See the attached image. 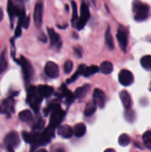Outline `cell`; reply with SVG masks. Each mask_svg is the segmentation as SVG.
Instances as JSON below:
<instances>
[{
    "label": "cell",
    "instance_id": "cell-1",
    "mask_svg": "<svg viewBox=\"0 0 151 152\" xmlns=\"http://www.w3.org/2000/svg\"><path fill=\"white\" fill-rule=\"evenodd\" d=\"M133 12L135 13L134 19L137 21H142V20H145L149 17L150 7H149V5H147L142 2H134Z\"/></svg>",
    "mask_w": 151,
    "mask_h": 152
},
{
    "label": "cell",
    "instance_id": "cell-2",
    "mask_svg": "<svg viewBox=\"0 0 151 152\" xmlns=\"http://www.w3.org/2000/svg\"><path fill=\"white\" fill-rule=\"evenodd\" d=\"M90 18V11L89 7L85 3H82L81 7H80V17L77 19V23H76V28L77 30L83 29V28L85 26L87 23L88 20Z\"/></svg>",
    "mask_w": 151,
    "mask_h": 152
},
{
    "label": "cell",
    "instance_id": "cell-3",
    "mask_svg": "<svg viewBox=\"0 0 151 152\" xmlns=\"http://www.w3.org/2000/svg\"><path fill=\"white\" fill-rule=\"evenodd\" d=\"M20 143V140L19 137V134L15 131H12L8 133L4 139V144L6 147V149L12 151L13 149L17 148Z\"/></svg>",
    "mask_w": 151,
    "mask_h": 152
},
{
    "label": "cell",
    "instance_id": "cell-4",
    "mask_svg": "<svg viewBox=\"0 0 151 152\" xmlns=\"http://www.w3.org/2000/svg\"><path fill=\"white\" fill-rule=\"evenodd\" d=\"M28 102L31 105L35 111L38 110V106L41 102V97L36 93V88L31 86L28 90V96H27Z\"/></svg>",
    "mask_w": 151,
    "mask_h": 152
},
{
    "label": "cell",
    "instance_id": "cell-5",
    "mask_svg": "<svg viewBox=\"0 0 151 152\" xmlns=\"http://www.w3.org/2000/svg\"><path fill=\"white\" fill-rule=\"evenodd\" d=\"M16 61L20 65L23 70V75L26 80H29L33 75V68L30 64V62L24 57L20 56V60H16Z\"/></svg>",
    "mask_w": 151,
    "mask_h": 152
},
{
    "label": "cell",
    "instance_id": "cell-6",
    "mask_svg": "<svg viewBox=\"0 0 151 152\" xmlns=\"http://www.w3.org/2000/svg\"><path fill=\"white\" fill-rule=\"evenodd\" d=\"M117 41L119 43V45L121 47V49L123 50V52H126V49H127V45H128V34H127V31L120 27L117 30Z\"/></svg>",
    "mask_w": 151,
    "mask_h": 152
},
{
    "label": "cell",
    "instance_id": "cell-7",
    "mask_svg": "<svg viewBox=\"0 0 151 152\" xmlns=\"http://www.w3.org/2000/svg\"><path fill=\"white\" fill-rule=\"evenodd\" d=\"M118 80L122 86H129L133 83V75L128 69H122L118 75Z\"/></svg>",
    "mask_w": 151,
    "mask_h": 152
},
{
    "label": "cell",
    "instance_id": "cell-8",
    "mask_svg": "<svg viewBox=\"0 0 151 152\" xmlns=\"http://www.w3.org/2000/svg\"><path fill=\"white\" fill-rule=\"evenodd\" d=\"M44 73L50 78H56L60 75V69L53 61H47L44 66Z\"/></svg>",
    "mask_w": 151,
    "mask_h": 152
},
{
    "label": "cell",
    "instance_id": "cell-9",
    "mask_svg": "<svg viewBox=\"0 0 151 152\" xmlns=\"http://www.w3.org/2000/svg\"><path fill=\"white\" fill-rule=\"evenodd\" d=\"M93 102L96 104V106L100 107L101 109H103L106 103V95L104 92L99 88L94 89L93 94Z\"/></svg>",
    "mask_w": 151,
    "mask_h": 152
},
{
    "label": "cell",
    "instance_id": "cell-10",
    "mask_svg": "<svg viewBox=\"0 0 151 152\" xmlns=\"http://www.w3.org/2000/svg\"><path fill=\"white\" fill-rule=\"evenodd\" d=\"M65 112L61 109H57L55 110H53V112H51V118H50V126L53 127L57 126L62 120V118H64Z\"/></svg>",
    "mask_w": 151,
    "mask_h": 152
},
{
    "label": "cell",
    "instance_id": "cell-11",
    "mask_svg": "<svg viewBox=\"0 0 151 152\" xmlns=\"http://www.w3.org/2000/svg\"><path fill=\"white\" fill-rule=\"evenodd\" d=\"M53 135H54V127H53V126H50L39 136V138H38V142H39L38 145L47 144L51 141V139H53Z\"/></svg>",
    "mask_w": 151,
    "mask_h": 152
},
{
    "label": "cell",
    "instance_id": "cell-12",
    "mask_svg": "<svg viewBox=\"0 0 151 152\" xmlns=\"http://www.w3.org/2000/svg\"><path fill=\"white\" fill-rule=\"evenodd\" d=\"M43 4L42 3H36L35 5V9H34V14H33V18H34V22L35 25L39 28L42 24V20H43Z\"/></svg>",
    "mask_w": 151,
    "mask_h": 152
},
{
    "label": "cell",
    "instance_id": "cell-13",
    "mask_svg": "<svg viewBox=\"0 0 151 152\" xmlns=\"http://www.w3.org/2000/svg\"><path fill=\"white\" fill-rule=\"evenodd\" d=\"M47 32H48L50 41H51V45L53 46L60 48L61 45V39L60 35L58 33H56L54 31V29L52 28H47Z\"/></svg>",
    "mask_w": 151,
    "mask_h": 152
},
{
    "label": "cell",
    "instance_id": "cell-14",
    "mask_svg": "<svg viewBox=\"0 0 151 152\" xmlns=\"http://www.w3.org/2000/svg\"><path fill=\"white\" fill-rule=\"evenodd\" d=\"M53 88L46 85H40L36 88V93L41 98H48L53 94Z\"/></svg>",
    "mask_w": 151,
    "mask_h": 152
},
{
    "label": "cell",
    "instance_id": "cell-15",
    "mask_svg": "<svg viewBox=\"0 0 151 152\" xmlns=\"http://www.w3.org/2000/svg\"><path fill=\"white\" fill-rule=\"evenodd\" d=\"M58 134L60 136H61L62 138H65V139H69L72 137L73 135V128L68 125H64V126H61L58 128V131H57Z\"/></svg>",
    "mask_w": 151,
    "mask_h": 152
},
{
    "label": "cell",
    "instance_id": "cell-16",
    "mask_svg": "<svg viewBox=\"0 0 151 152\" xmlns=\"http://www.w3.org/2000/svg\"><path fill=\"white\" fill-rule=\"evenodd\" d=\"M20 8H18L17 6H15L12 1H9L8 4H7V12H8V14H9V17H10V20L12 22L13 19L20 15Z\"/></svg>",
    "mask_w": 151,
    "mask_h": 152
},
{
    "label": "cell",
    "instance_id": "cell-17",
    "mask_svg": "<svg viewBox=\"0 0 151 152\" xmlns=\"http://www.w3.org/2000/svg\"><path fill=\"white\" fill-rule=\"evenodd\" d=\"M119 97H120V100L125 107V110H129L131 109V106H132V100H131V96L129 94V93L127 91H121L120 94H119Z\"/></svg>",
    "mask_w": 151,
    "mask_h": 152
},
{
    "label": "cell",
    "instance_id": "cell-18",
    "mask_svg": "<svg viewBox=\"0 0 151 152\" xmlns=\"http://www.w3.org/2000/svg\"><path fill=\"white\" fill-rule=\"evenodd\" d=\"M19 119L23 123L29 124L33 121L34 117H33V114L31 113V111L29 110H24L19 113Z\"/></svg>",
    "mask_w": 151,
    "mask_h": 152
},
{
    "label": "cell",
    "instance_id": "cell-19",
    "mask_svg": "<svg viewBox=\"0 0 151 152\" xmlns=\"http://www.w3.org/2000/svg\"><path fill=\"white\" fill-rule=\"evenodd\" d=\"M13 100L12 97H9V98H6L4 99L2 103H0L3 110H4V113H9V111H12L13 110Z\"/></svg>",
    "mask_w": 151,
    "mask_h": 152
},
{
    "label": "cell",
    "instance_id": "cell-20",
    "mask_svg": "<svg viewBox=\"0 0 151 152\" xmlns=\"http://www.w3.org/2000/svg\"><path fill=\"white\" fill-rule=\"evenodd\" d=\"M89 90H90V85H88V84L84 85L83 86L78 87V88L76 89V91L74 93V95H75V97L79 98V99L84 98V97H85L87 95Z\"/></svg>",
    "mask_w": 151,
    "mask_h": 152
},
{
    "label": "cell",
    "instance_id": "cell-21",
    "mask_svg": "<svg viewBox=\"0 0 151 152\" xmlns=\"http://www.w3.org/2000/svg\"><path fill=\"white\" fill-rule=\"evenodd\" d=\"M86 132V126L83 123L77 124L73 127V134L77 137H83Z\"/></svg>",
    "mask_w": 151,
    "mask_h": 152
},
{
    "label": "cell",
    "instance_id": "cell-22",
    "mask_svg": "<svg viewBox=\"0 0 151 152\" xmlns=\"http://www.w3.org/2000/svg\"><path fill=\"white\" fill-rule=\"evenodd\" d=\"M96 109H97L96 104H95L93 101L89 102L86 104V106H85V110H84L85 116V117H91V116H93V115L95 113Z\"/></svg>",
    "mask_w": 151,
    "mask_h": 152
},
{
    "label": "cell",
    "instance_id": "cell-23",
    "mask_svg": "<svg viewBox=\"0 0 151 152\" xmlns=\"http://www.w3.org/2000/svg\"><path fill=\"white\" fill-rule=\"evenodd\" d=\"M99 70H101V73L105 74V75H108V74H110L112 71H113V64L110 62V61H103L100 68H99Z\"/></svg>",
    "mask_w": 151,
    "mask_h": 152
},
{
    "label": "cell",
    "instance_id": "cell-24",
    "mask_svg": "<svg viewBox=\"0 0 151 152\" xmlns=\"http://www.w3.org/2000/svg\"><path fill=\"white\" fill-rule=\"evenodd\" d=\"M99 71V68L97 66H90V67H85L84 70H83V73H82V76L85 77H91L93 76V74L97 73Z\"/></svg>",
    "mask_w": 151,
    "mask_h": 152
},
{
    "label": "cell",
    "instance_id": "cell-25",
    "mask_svg": "<svg viewBox=\"0 0 151 152\" xmlns=\"http://www.w3.org/2000/svg\"><path fill=\"white\" fill-rule=\"evenodd\" d=\"M105 41H106V45L109 49H113L114 48V43H113V37L112 35L110 33V29L109 27H108L107 30H106V34H105Z\"/></svg>",
    "mask_w": 151,
    "mask_h": 152
},
{
    "label": "cell",
    "instance_id": "cell-26",
    "mask_svg": "<svg viewBox=\"0 0 151 152\" xmlns=\"http://www.w3.org/2000/svg\"><path fill=\"white\" fill-rule=\"evenodd\" d=\"M130 142H131V138L126 134H122L118 138V143L120 146H123V147L128 146Z\"/></svg>",
    "mask_w": 151,
    "mask_h": 152
},
{
    "label": "cell",
    "instance_id": "cell-27",
    "mask_svg": "<svg viewBox=\"0 0 151 152\" xmlns=\"http://www.w3.org/2000/svg\"><path fill=\"white\" fill-rule=\"evenodd\" d=\"M7 61L5 59V51H3V53L0 55V75L3 74L6 69H7Z\"/></svg>",
    "mask_w": 151,
    "mask_h": 152
},
{
    "label": "cell",
    "instance_id": "cell-28",
    "mask_svg": "<svg viewBox=\"0 0 151 152\" xmlns=\"http://www.w3.org/2000/svg\"><path fill=\"white\" fill-rule=\"evenodd\" d=\"M141 64L142 66L147 69L151 70V55H145L141 59Z\"/></svg>",
    "mask_w": 151,
    "mask_h": 152
},
{
    "label": "cell",
    "instance_id": "cell-29",
    "mask_svg": "<svg viewBox=\"0 0 151 152\" xmlns=\"http://www.w3.org/2000/svg\"><path fill=\"white\" fill-rule=\"evenodd\" d=\"M142 139L145 147L151 151V131H147L146 133H144Z\"/></svg>",
    "mask_w": 151,
    "mask_h": 152
},
{
    "label": "cell",
    "instance_id": "cell-30",
    "mask_svg": "<svg viewBox=\"0 0 151 152\" xmlns=\"http://www.w3.org/2000/svg\"><path fill=\"white\" fill-rule=\"evenodd\" d=\"M71 5H72V9H73V14H72V18H71V23L73 26H76L77 20L78 19V15H77V4L72 1L71 2Z\"/></svg>",
    "mask_w": 151,
    "mask_h": 152
},
{
    "label": "cell",
    "instance_id": "cell-31",
    "mask_svg": "<svg viewBox=\"0 0 151 152\" xmlns=\"http://www.w3.org/2000/svg\"><path fill=\"white\" fill-rule=\"evenodd\" d=\"M125 119H126L128 122H130V123L134 122V120H135V114H134V111L132 110L131 109L126 110L125 112Z\"/></svg>",
    "mask_w": 151,
    "mask_h": 152
},
{
    "label": "cell",
    "instance_id": "cell-32",
    "mask_svg": "<svg viewBox=\"0 0 151 152\" xmlns=\"http://www.w3.org/2000/svg\"><path fill=\"white\" fill-rule=\"evenodd\" d=\"M85 65L84 64H82V65H80L79 67H78V69H77V72L73 75V77L69 79V80H68V83H71V82H74L77 78V77L78 76H80V75H82V73H83V70H84V69H85Z\"/></svg>",
    "mask_w": 151,
    "mask_h": 152
},
{
    "label": "cell",
    "instance_id": "cell-33",
    "mask_svg": "<svg viewBox=\"0 0 151 152\" xmlns=\"http://www.w3.org/2000/svg\"><path fill=\"white\" fill-rule=\"evenodd\" d=\"M72 69H73V62L69 60L66 61L64 65H63V69H64V72L66 74H69L71 71H72Z\"/></svg>",
    "mask_w": 151,
    "mask_h": 152
},
{
    "label": "cell",
    "instance_id": "cell-34",
    "mask_svg": "<svg viewBox=\"0 0 151 152\" xmlns=\"http://www.w3.org/2000/svg\"><path fill=\"white\" fill-rule=\"evenodd\" d=\"M22 138L24 139L25 142H27L28 143H31L34 140H35V136L30 134L28 132H23L22 133Z\"/></svg>",
    "mask_w": 151,
    "mask_h": 152
},
{
    "label": "cell",
    "instance_id": "cell-35",
    "mask_svg": "<svg viewBox=\"0 0 151 152\" xmlns=\"http://www.w3.org/2000/svg\"><path fill=\"white\" fill-rule=\"evenodd\" d=\"M74 52H75V54L77 56V58H81L82 57V50H81V47L75 46L74 47Z\"/></svg>",
    "mask_w": 151,
    "mask_h": 152
},
{
    "label": "cell",
    "instance_id": "cell-36",
    "mask_svg": "<svg viewBox=\"0 0 151 152\" xmlns=\"http://www.w3.org/2000/svg\"><path fill=\"white\" fill-rule=\"evenodd\" d=\"M44 122L41 118H39V120L37 121V124H36V125L34 126V128L41 129V128L44 126Z\"/></svg>",
    "mask_w": 151,
    "mask_h": 152
},
{
    "label": "cell",
    "instance_id": "cell-37",
    "mask_svg": "<svg viewBox=\"0 0 151 152\" xmlns=\"http://www.w3.org/2000/svg\"><path fill=\"white\" fill-rule=\"evenodd\" d=\"M29 20H30V18H29L28 16H26V18H25V20H24V21H23V24H22V26H23L25 28H28Z\"/></svg>",
    "mask_w": 151,
    "mask_h": 152
},
{
    "label": "cell",
    "instance_id": "cell-38",
    "mask_svg": "<svg viewBox=\"0 0 151 152\" xmlns=\"http://www.w3.org/2000/svg\"><path fill=\"white\" fill-rule=\"evenodd\" d=\"M20 34H21V28H20V26H17V28H16V30H15L14 37H19L20 36Z\"/></svg>",
    "mask_w": 151,
    "mask_h": 152
},
{
    "label": "cell",
    "instance_id": "cell-39",
    "mask_svg": "<svg viewBox=\"0 0 151 152\" xmlns=\"http://www.w3.org/2000/svg\"><path fill=\"white\" fill-rule=\"evenodd\" d=\"M38 39L42 42H46V36L44 34H40V36L38 37Z\"/></svg>",
    "mask_w": 151,
    "mask_h": 152
},
{
    "label": "cell",
    "instance_id": "cell-40",
    "mask_svg": "<svg viewBox=\"0 0 151 152\" xmlns=\"http://www.w3.org/2000/svg\"><path fill=\"white\" fill-rule=\"evenodd\" d=\"M3 18H4V12H3V10H2V8L0 7V21L3 20Z\"/></svg>",
    "mask_w": 151,
    "mask_h": 152
},
{
    "label": "cell",
    "instance_id": "cell-41",
    "mask_svg": "<svg viewBox=\"0 0 151 152\" xmlns=\"http://www.w3.org/2000/svg\"><path fill=\"white\" fill-rule=\"evenodd\" d=\"M36 152H48L45 149H44V148H41V149H39V150H37Z\"/></svg>",
    "mask_w": 151,
    "mask_h": 152
},
{
    "label": "cell",
    "instance_id": "cell-42",
    "mask_svg": "<svg viewBox=\"0 0 151 152\" xmlns=\"http://www.w3.org/2000/svg\"><path fill=\"white\" fill-rule=\"evenodd\" d=\"M104 152H116V151L114 149H107Z\"/></svg>",
    "mask_w": 151,
    "mask_h": 152
},
{
    "label": "cell",
    "instance_id": "cell-43",
    "mask_svg": "<svg viewBox=\"0 0 151 152\" xmlns=\"http://www.w3.org/2000/svg\"><path fill=\"white\" fill-rule=\"evenodd\" d=\"M55 152H65V151L63 149H57L55 150Z\"/></svg>",
    "mask_w": 151,
    "mask_h": 152
},
{
    "label": "cell",
    "instance_id": "cell-44",
    "mask_svg": "<svg viewBox=\"0 0 151 152\" xmlns=\"http://www.w3.org/2000/svg\"><path fill=\"white\" fill-rule=\"evenodd\" d=\"M150 91H151V84H150Z\"/></svg>",
    "mask_w": 151,
    "mask_h": 152
},
{
    "label": "cell",
    "instance_id": "cell-45",
    "mask_svg": "<svg viewBox=\"0 0 151 152\" xmlns=\"http://www.w3.org/2000/svg\"><path fill=\"white\" fill-rule=\"evenodd\" d=\"M10 152H12V151H10Z\"/></svg>",
    "mask_w": 151,
    "mask_h": 152
}]
</instances>
